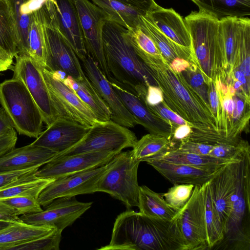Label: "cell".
<instances>
[{
  "instance_id": "obj_1",
  "label": "cell",
  "mask_w": 250,
  "mask_h": 250,
  "mask_svg": "<svg viewBox=\"0 0 250 250\" xmlns=\"http://www.w3.org/2000/svg\"><path fill=\"white\" fill-rule=\"evenodd\" d=\"M143 62L162 90L164 101L169 108L189 123H203L217 129L210 106L183 74L173 70L162 55L149 57Z\"/></svg>"
},
{
  "instance_id": "obj_2",
  "label": "cell",
  "mask_w": 250,
  "mask_h": 250,
  "mask_svg": "<svg viewBox=\"0 0 250 250\" xmlns=\"http://www.w3.org/2000/svg\"><path fill=\"white\" fill-rule=\"evenodd\" d=\"M124 27L107 21L103 30L105 59L112 78L140 97L147 87L156 85L146 65L135 53L123 35Z\"/></svg>"
},
{
  "instance_id": "obj_3",
  "label": "cell",
  "mask_w": 250,
  "mask_h": 250,
  "mask_svg": "<svg viewBox=\"0 0 250 250\" xmlns=\"http://www.w3.org/2000/svg\"><path fill=\"white\" fill-rule=\"evenodd\" d=\"M185 20L199 69L208 83L221 71L224 64V43L220 20L199 10L191 11Z\"/></svg>"
},
{
  "instance_id": "obj_4",
  "label": "cell",
  "mask_w": 250,
  "mask_h": 250,
  "mask_svg": "<svg viewBox=\"0 0 250 250\" xmlns=\"http://www.w3.org/2000/svg\"><path fill=\"white\" fill-rule=\"evenodd\" d=\"M224 249L250 250V149L238 162L232 212L222 242Z\"/></svg>"
},
{
  "instance_id": "obj_5",
  "label": "cell",
  "mask_w": 250,
  "mask_h": 250,
  "mask_svg": "<svg viewBox=\"0 0 250 250\" xmlns=\"http://www.w3.org/2000/svg\"><path fill=\"white\" fill-rule=\"evenodd\" d=\"M0 104L19 134L38 137L42 131L43 118L21 81L12 78L0 83Z\"/></svg>"
},
{
  "instance_id": "obj_6",
  "label": "cell",
  "mask_w": 250,
  "mask_h": 250,
  "mask_svg": "<svg viewBox=\"0 0 250 250\" xmlns=\"http://www.w3.org/2000/svg\"><path fill=\"white\" fill-rule=\"evenodd\" d=\"M54 2L47 0L41 7L47 51L45 68L78 79L84 72L80 59L59 27Z\"/></svg>"
},
{
  "instance_id": "obj_7",
  "label": "cell",
  "mask_w": 250,
  "mask_h": 250,
  "mask_svg": "<svg viewBox=\"0 0 250 250\" xmlns=\"http://www.w3.org/2000/svg\"><path fill=\"white\" fill-rule=\"evenodd\" d=\"M140 162L132 156L131 150L120 152L107 164L101 177L97 192L109 194L121 201L127 209L138 207L139 186L137 173Z\"/></svg>"
},
{
  "instance_id": "obj_8",
  "label": "cell",
  "mask_w": 250,
  "mask_h": 250,
  "mask_svg": "<svg viewBox=\"0 0 250 250\" xmlns=\"http://www.w3.org/2000/svg\"><path fill=\"white\" fill-rule=\"evenodd\" d=\"M137 140L135 134L126 127L111 120L98 122L90 127L79 142L55 157L100 151L119 153L125 148L132 147Z\"/></svg>"
},
{
  "instance_id": "obj_9",
  "label": "cell",
  "mask_w": 250,
  "mask_h": 250,
  "mask_svg": "<svg viewBox=\"0 0 250 250\" xmlns=\"http://www.w3.org/2000/svg\"><path fill=\"white\" fill-rule=\"evenodd\" d=\"M57 119L73 121L91 127L98 121L90 108L63 81L64 72L41 66Z\"/></svg>"
},
{
  "instance_id": "obj_10",
  "label": "cell",
  "mask_w": 250,
  "mask_h": 250,
  "mask_svg": "<svg viewBox=\"0 0 250 250\" xmlns=\"http://www.w3.org/2000/svg\"><path fill=\"white\" fill-rule=\"evenodd\" d=\"M77 10L85 48L108 80V71L103 47V30L108 21L104 12L90 0H72Z\"/></svg>"
},
{
  "instance_id": "obj_11",
  "label": "cell",
  "mask_w": 250,
  "mask_h": 250,
  "mask_svg": "<svg viewBox=\"0 0 250 250\" xmlns=\"http://www.w3.org/2000/svg\"><path fill=\"white\" fill-rule=\"evenodd\" d=\"M15 58L13 78L19 79L24 83L47 126L57 117L41 66L27 54H18Z\"/></svg>"
},
{
  "instance_id": "obj_12",
  "label": "cell",
  "mask_w": 250,
  "mask_h": 250,
  "mask_svg": "<svg viewBox=\"0 0 250 250\" xmlns=\"http://www.w3.org/2000/svg\"><path fill=\"white\" fill-rule=\"evenodd\" d=\"M177 215L187 250H208L202 186H194L190 198Z\"/></svg>"
},
{
  "instance_id": "obj_13",
  "label": "cell",
  "mask_w": 250,
  "mask_h": 250,
  "mask_svg": "<svg viewBox=\"0 0 250 250\" xmlns=\"http://www.w3.org/2000/svg\"><path fill=\"white\" fill-rule=\"evenodd\" d=\"M76 196L58 198L45 206V209L20 215L21 222L35 226H50L62 232L89 209L92 202H82Z\"/></svg>"
},
{
  "instance_id": "obj_14",
  "label": "cell",
  "mask_w": 250,
  "mask_h": 250,
  "mask_svg": "<svg viewBox=\"0 0 250 250\" xmlns=\"http://www.w3.org/2000/svg\"><path fill=\"white\" fill-rule=\"evenodd\" d=\"M106 165L55 179L41 192L38 201L45 207L54 200L97 192L99 181Z\"/></svg>"
},
{
  "instance_id": "obj_15",
  "label": "cell",
  "mask_w": 250,
  "mask_h": 250,
  "mask_svg": "<svg viewBox=\"0 0 250 250\" xmlns=\"http://www.w3.org/2000/svg\"><path fill=\"white\" fill-rule=\"evenodd\" d=\"M117 154L100 151L55 157L40 168L35 175L42 178L56 179L105 165Z\"/></svg>"
},
{
  "instance_id": "obj_16",
  "label": "cell",
  "mask_w": 250,
  "mask_h": 250,
  "mask_svg": "<svg viewBox=\"0 0 250 250\" xmlns=\"http://www.w3.org/2000/svg\"><path fill=\"white\" fill-rule=\"evenodd\" d=\"M241 158L224 165L209 180L212 199L224 236L232 212L233 197L236 189L238 162Z\"/></svg>"
},
{
  "instance_id": "obj_17",
  "label": "cell",
  "mask_w": 250,
  "mask_h": 250,
  "mask_svg": "<svg viewBox=\"0 0 250 250\" xmlns=\"http://www.w3.org/2000/svg\"><path fill=\"white\" fill-rule=\"evenodd\" d=\"M81 62L84 73L110 109L111 120L127 128L138 125L93 59L87 55Z\"/></svg>"
},
{
  "instance_id": "obj_18",
  "label": "cell",
  "mask_w": 250,
  "mask_h": 250,
  "mask_svg": "<svg viewBox=\"0 0 250 250\" xmlns=\"http://www.w3.org/2000/svg\"><path fill=\"white\" fill-rule=\"evenodd\" d=\"M89 128L73 121L58 118L47 126L31 144L47 148L58 154L79 142Z\"/></svg>"
},
{
  "instance_id": "obj_19",
  "label": "cell",
  "mask_w": 250,
  "mask_h": 250,
  "mask_svg": "<svg viewBox=\"0 0 250 250\" xmlns=\"http://www.w3.org/2000/svg\"><path fill=\"white\" fill-rule=\"evenodd\" d=\"M108 81L138 125H142L150 133L163 136L169 140L173 131L168 124L152 113L144 102L133 92L111 77Z\"/></svg>"
},
{
  "instance_id": "obj_20",
  "label": "cell",
  "mask_w": 250,
  "mask_h": 250,
  "mask_svg": "<svg viewBox=\"0 0 250 250\" xmlns=\"http://www.w3.org/2000/svg\"><path fill=\"white\" fill-rule=\"evenodd\" d=\"M59 27L81 62L87 56L77 10L72 0H54Z\"/></svg>"
},
{
  "instance_id": "obj_21",
  "label": "cell",
  "mask_w": 250,
  "mask_h": 250,
  "mask_svg": "<svg viewBox=\"0 0 250 250\" xmlns=\"http://www.w3.org/2000/svg\"><path fill=\"white\" fill-rule=\"evenodd\" d=\"M57 154L50 149L32 144L14 148L0 157V172L42 167Z\"/></svg>"
},
{
  "instance_id": "obj_22",
  "label": "cell",
  "mask_w": 250,
  "mask_h": 250,
  "mask_svg": "<svg viewBox=\"0 0 250 250\" xmlns=\"http://www.w3.org/2000/svg\"><path fill=\"white\" fill-rule=\"evenodd\" d=\"M146 14L157 27L173 42L192 48L186 21L173 9L165 8L158 5Z\"/></svg>"
},
{
  "instance_id": "obj_23",
  "label": "cell",
  "mask_w": 250,
  "mask_h": 250,
  "mask_svg": "<svg viewBox=\"0 0 250 250\" xmlns=\"http://www.w3.org/2000/svg\"><path fill=\"white\" fill-rule=\"evenodd\" d=\"M139 26L153 40L164 59L170 63L176 58H182L199 67L192 48L181 46L166 36L146 13L140 16Z\"/></svg>"
},
{
  "instance_id": "obj_24",
  "label": "cell",
  "mask_w": 250,
  "mask_h": 250,
  "mask_svg": "<svg viewBox=\"0 0 250 250\" xmlns=\"http://www.w3.org/2000/svg\"><path fill=\"white\" fill-rule=\"evenodd\" d=\"M146 163L173 185L192 184L194 186H202L208 181L217 171L212 172L162 160H152Z\"/></svg>"
},
{
  "instance_id": "obj_25",
  "label": "cell",
  "mask_w": 250,
  "mask_h": 250,
  "mask_svg": "<svg viewBox=\"0 0 250 250\" xmlns=\"http://www.w3.org/2000/svg\"><path fill=\"white\" fill-rule=\"evenodd\" d=\"M57 229L50 226H35L15 222L0 230V250H11L17 245L49 235Z\"/></svg>"
},
{
  "instance_id": "obj_26",
  "label": "cell",
  "mask_w": 250,
  "mask_h": 250,
  "mask_svg": "<svg viewBox=\"0 0 250 250\" xmlns=\"http://www.w3.org/2000/svg\"><path fill=\"white\" fill-rule=\"evenodd\" d=\"M63 81L90 108L98 121L111 120L110 109L85 73L78 79L66 76Z\"/></svg>"
},
{
  "instance_id": "obj_27",
  "label": "cell",
  "mask_w": 250,
  "mask_h": 250,
  "mask_svg": "<svg viewBox=\"0 0 250 250\" xmlns=\"http://www.w3.org/2000/svg\"><path fill=\"white\" fill-rule=\"evenodd\" d=\"M139 212L154 219L171 221L179 211L171 207L162 193H157L146 186L139 187Z\"/></svg>"
},
{
  "instance_id": "obj_28",
  "label": "cell",
  "mask_w": 250,
  "mask_h": 250,
  "mask_svg": "<svg viewBox=\"0 0 250 250\" xmlns=\"http://www.w3.org/2000/svg\"><path fill=\"white\" fill-rule=\"evenodd\" d=\"M220 21L224 52V64L220 73H225L227 77H231L240 38L239 18L228 17L220 19Z\"/></svg>"
},
{
  "instance_id": "obj_29",
  "label": "cell",
  "mask_w": 250,
  "mask_h": 250,
  "mask_svg": "<svg viewBox=\"0 0 250 250\" xmlns=\"http://www.w3.org/2000/svg\"><path fill=\"white\" fill-rule=\"evenodd\" d=\"M106 14L107 21L130 29L139 25L140 16L146 13L117 0H90Z\"/></svg>"
},
{
  "instance_id": "obj_30",
  "label": "cell",
  "mask_w": 250,
  "mask_h": 250,
  "mask_svg": "<svg viewBox=\"0 0 250 250\" xmlns=\"http://www.w3.org/2000/svg\"><path fill=\"white\" fill-rule=\"evenodd\" d=\"M199 10L207 12L219 20L228 17H244L250 15V0H191Z\"/></svg>"
},
{
  "instance_id": "obj_31",
  "label": "cell",
  "mask_w": 250,
  "mask_h": 250,
  "mask_svg": "<svg viewBox=\"0 0 250 250\" xmlns=\"http://www.w3.org/2000/svg\"><path fill=\"white\" fill-rule=\"evenodd\" d=\"M18 32L8 0H0V48L14 58L19 53Z\"/></svg>"
},
{
  "instance_id": "obj_32",
  "label": "cell",
  "mask_w": 250,
  "mask_h": 250,
  "mask_svg": "<svg viewBox=\"0 0 250 250\" xmlns=\"http://www.w3.org/2000/svg\"><path fill=\"white\" fill-rule=\"evenodd\" d=\"M131 150L133 158L139 162L156 160L170 150L169 140L166 137L148 133L137 140Z\"/></svg>"
},
{
  "instance_id": "obj_33",
  "label": "cell",
  "mask_w": 250,
  "mask_h": 250,
  "mask_svg": "<svg viewBox=\"0 0 250 250\" xmlns=\"http://www.w3.org/2000/svg\"><path fill=\"white\" fill-rule=\"evenodd\" d=\"M28 55L39 65L46 67L47 51L41 7L31 13L28 33Z\"/></svg>"
},
{
  "instance_id": "obj_34",
  "label": "cell",
  "mask_w": 250,
  "mask_h": 250,
  "mask_svg": "<svg viewBox=\"0 0 250 250\" xmlns=\"http://www.w3.org/2000/svg\"><path fill=\"white\" fill-rule=\"evenodd\" d=\"M35 173L26 175L0 190V200L15 197H31L38 199L42 190L55 179L42 178Z\"/></svg>"
},
{
  "instance_id": "obj_35",
  "label": "cell",
  "mask_w": 250,
  "mask_h": 250,
  "mask_svg": "<svg viewBox=\"0 0 250 250\" xmlns=\"http://www.w3.org/2000/svg\"><path fill=\"white\" fill-rule=\"evenodd\" d=\"M156 160L187 165L212 172L216 171L225 164L233 161L177 150H169Z\"/></svg>"
},
{
  "instance_id": "obj_36",
  "label": "cell",
  "mask_w": 250,
  "mask_h": 250,
  "mask_svg": "<svg viewBox=\"0 0 250 250\" xmlns=\"http://www.w3.org/2000/svg\"><path fill=\"white\" fill-rule=\"evenodd\" d=\"M209 180L203 185L202 187L208 245L209 249H211L222 242L224 238V232L212 199Z\"/></svg>"
},
{
  "instance_id": "obj_37",
  "label": "cell",
  "mask_w": 250,
  "mask_h": 250,
  "mask_svg": "<svg viewBox=\"0 0 250 250\" xmlns=\"http://www.w3.org/2000/svg\"><path fill=\"white\" fill-rule=\"evenodd\" d=\"M191 132L187 140L213 146L238 144L242 139L229 137L225 133L203 123H191ZM187 141V140H186Z\"/></svg>"
},
{
  "instance_id": "obj_38",
  "label": "cell",
  "mask_w": 250,
  "mask_h": 250,
  "mask_svg": "<svg viewBox=\"0 0 250 250\" xmlns=\"http://www.w3.org/2000/svg\"><path fill=\"white\" fill-rule=\"evenodd\" d=\"M239 21L240 38L233 70V72L238 70L242 72L250 83V19L241 17Z\"/></svg>"
},
{
  "instance_id": "obj_39",
  "label": "cell",
  "mask_w": 250,
  "mask_h": 250,
  "mask_svg": "<svg viewBox=\"0 0 250 250\" xmlns=\"http://www.w3.org/2000/svg\"><path fill=\"white\" fill-rule=\"evenodd\" d=\"M15 18L18 32L19 54L28 55V33L31 22V16L24 15L21 10V5L30 0H8Z\"/></svg>"
},
{
  "instance_id": "obj_40",
  "label": "cell",
  "mask_w": 250,
  "mask_h": 250,
  "mask_svg": "<svg viewBox=\"0 0 250 250\" xmlns=\"http://www.w3.org/2000/svg\"><path fill=\"white\" fill-rule=\"evenodd\" d=\"M194 187L192 184H174L162 195L171 207L179 211L190 198Z\"/></svg>"
},
{
  "instance_id": "obj_41",
  "label": "cell",
  "mask_w": 250,
  "mask_h": 250,
  "mask_svg": "<svg viewBox=\"0 0 250 250\" xmlns=\"http://www.w3.org/2000/svg\"><path fill=\"white\" fill-rule=\"evenodd\" d=\"M250 148L248 142L242 139L237 145L220 144L214 146L208 155L222 160L234 161L239 159L243 153Z\"/></svg>"
},
{
  "instance_id": "obj_42",
  "label": "cell",
  "mask_w": 250,
  "mask_h": 250,
  "mask_svg": "<svg viewBox=\"0 0 250 250\" xmlns=\"http://www.w3.org/2000/svg\"><path fill=\"white\" fill-rule=\"evenodd\" d=\"M62 232L56 230L51 234L13 247L11 250H58Z\"/></svg>"
},
{
  "instance_id": "obj_43",
  "label": "cell",
  "mask_w": 250,
  "mask_h": 250,
  "mask_svg": "<svg viewBox=\"0 0 250 250\" xmlns=\"http://www.w3.org/2000/svg\"><path fill=\"white\" fill-rule=\"evenodd\" d=\"M182 73L189 85L197 92L205 103L209 106L208 86L203 74L198 66L194 64H191L189 67Z\"/></svg>"
},
{
  "instance_id": "obj_44",
  "label": "cell",
  "mask_w": 250,
  "mask_h": 250,
  "mask_svg": "<svg viewBox=\"0 0 250 250\" xmlns=\"http://www.w3.org/2000/svg\"><path fill=\"white\" fill-rule=\"evenodd\" d=\"M0 201L14 208L18 216L43 210L38 199L31 197H15Z\"/></svg>"
},
{
  "instance_id": "obj_45",
  "label": "cell",
  "mask_w": 250,
  "mask_h": 250,
  "mask_svg": "<svg viewBox=\"0 0 250 250\" xmlns=\"http://www.w3.org/2000/svg\"><path fill=\"white\" fill-rule=\"evenodd\" d=\"M146 106L152 113L168 124L172 128L173 131L176 127L180 125H191V123L186 121L169 108L164 101L156 105Z\"/></svg>"
},
{
  "instance_id": "obj_46",
  "label": "cell",
  "mask_w": 250,
  "mask_h": 250,
  "mask_svg": "<svg viewBox=\"0 0 250 250\" xmlns=\"http://www.w3.org/2000/svg\"><path fill=\"white\" fill-rule=\"evenodd\" d=\"M207 84L209 106L215 120L217 129L221 131L222 110L219 98L214 81L211 80Z\"/></svg>"
},
{
  "instance_id": "obj_47",
  "label": "cell",
  "mask_w": 250,
  "mask_h": 250,
  "mask_svg": "<svg viewBox=\"0 0 250 250\" xmlns=\"http://www.w3.org/2000/svg\"><path fill=\"white\" fill-rule=\"evenodd\" d=\"M41 167L37 166L26 169L0 172V190L16 182L26 175L35 173Z\"/></svg>"
},
{
  "instance_id": "obj_48",
  "label": "cell",
  "mask_w": 250,
  "mask_h": 250,
  "mask_svg": "<svg viewBox=\"0 0 250 250\" xmlns=\"http://www.w3.org/2000/svg\"><path fill=\"white\" fill-rule=\"evenodd\" d=\"M214 146L187 140L180 144L174 150L202 155H208Z\"/></svg>"
},
{
  "instance_id": "obj_49",
  "label": "cell",
  "mask_w": 250,
  "mask_h": 250,
  "mask_svg": "<svg viewBox=\"0 0 250 250\" xmlns=\"http://www.w3.org/2000/svg\"><path fill=\"white\" fill-rule=\"evenodd\" d=\"M17 135L15 128L0 136V157L15 148Z\"/></svg>"
},
{
  "instance_id": "obj_50",
  "label": "cell",
  "mask_w": 250,
  "mask_h": 250,
  "mask_svg": "<svg viewBox=\"0 0 250 250\" xmlns=\"http://www.w3.org/2000/svg\"><path fill=\"white\" fill-rule=\"evenodd\" d=\"M147 105H156L164 101L163 93L157 85L148 86L144 98L141 99Z\"/></svg>"
},
{
  "instance_id": "obj_51",
  "label": "cell",
  "mask_w": 250,
  "mask_h": 250,
  "mask_svg": "<svg viewBox=\"0 0 250 250\" xmlns=\"http://www.w3.org/2000/svg\"><path fill=\"white\" fill-rule=\"evenodd\" d=\"M145 13L154 9L158 4L154 0H117Z\"/></svg>"
},
{
  "instance_id": "obj_52",
  "label": "cell",
  "mask_w": 250,
  "mask_h": 250,
  "mask_svg": "<svg viewBox=\"0 0 250 250\" xmlns=\"http://www.w3.org/2000/svg\"><path fill=\"white\" fill-rule=\"evenodd\" d=\"M0 220L11 222L21 221L15 209L0 201Z\"/></svg>"
},
{
  "instance_id": "obj_53",
  "label": "cell",
  "mask_w": 250,
  "mask_h": 250,
  "mask_svg": "<svg viewBox=\"0 0 250 250\" xmlns=\"http://www.w3.org/2000/svg\"><path fill=\"white\" fill-rule=\"evenodd\" d=\"M11 121L5 110L0 107V136L14 129Z\"/></svg>"
},
{
  "instance_id": "obj_54",
  "label": "cell",
  "mask_w": 250,
  "mask_h": 250,
  "mask_svg": "<svg viewBox=\"0 0 250 250\" xmlns=\"http://www.w3.org/2000/svg\"><path fill=\"white\" fill-rule=\"evenodd\" d=\"M169 64L175 71L182 73L189 68L191 63L184 59L176 58Z\"/></svg>"
},
{
  "instance_id": "obj_55",
  "label": "cell",
  "mask_w": 250,
  "mask_h": 250,
  "mask_svg": "<svg viewBox=\"0 0 250 250\" xmlns=\"http://www.w3.org/2000/svg\"><path fill=\"white\" fill-rule=\"evenodd\" d=\"M13 63V58L0 49V72L9 69Z\"/></svg>"
},
{
  "instance_id": "obj_56",
  "label": "cell",
  "mask_w": 250,
  "mask_h": 250,
  "mask_svg": "<svg viewBox=\"0 0 250 250\" xmlns=\"http://www.w3.org/2000/svg\"><path fill=\"white\" fill-rule=\"evenodd\" d=\"M47 0L55 2L54 0H30L28 3V10L30 13L39 9L42 4Z\"/></svg>"
},
{
  "instance_id": "obj_57",
  "label": "cell",
  "mask_w": 250,
  "mask_h": 250,
  "mask_svg": "<svg viewBox=\"0 0 250 250\" xmlns=\"http://www.w3.org/2000/svg\"><path fill=\"white\" fill-rule=\"evenodd\" d=\"M13 222L0 220V230L6 228V227L10 225Z\"/></svg>"
},
{
  "instance_id": "obj_58",
  "label": "cell",
  "mask_w": 250,
  "mask_h": 250,
  "mask_svg": "<svg viewBox=\"0 0 250 250\" xmlns=\"http://www.w3.org/2000/svg\"><path fill=\"white\" fill-rule=\"evenodd\" d=\"M2 50V49H1Z\"/></svg>"
}]
</instances>
